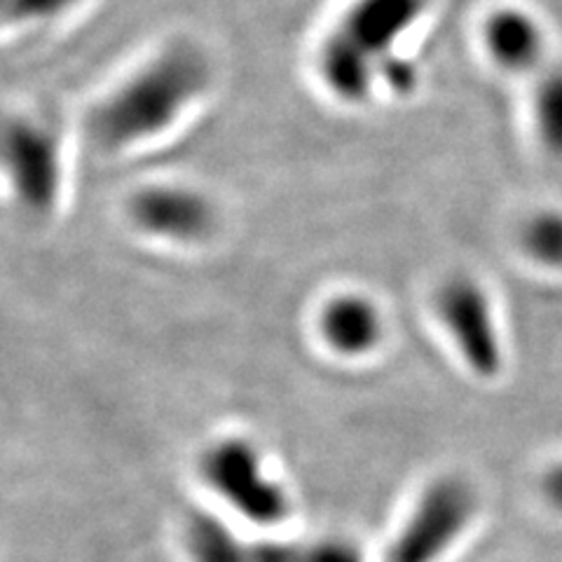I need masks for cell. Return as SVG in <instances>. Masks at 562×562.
<instances>
[{
  "mask_svg": "<svg viewBox=\"0 0 562 562\" xmlns=\"http://www.w3.org/2000/svg\"><path fill=\"white\" fill-rule=\"evenodd\" d=\"M216 66L202 43L173 38L138 61L85 120L90 144L109 157L144 150L167 138L214 90Z\"/></svg>",
  "mask_w": 562,
  "mask_h": 562,
  "instance_id": "obj_1",
  "label": "cell"
},
{
  "mask_svg": "<svg viewBox=\"0 0 562 562\" xmlns=\"http://www.w3.org/2000/svg\"><path fill=\"white\" fill-rule=\"evenodd\" d=\"M3 173L16 206L49 218L64 204L66 148L61 132L38 113H10L3 125Z\"/></svg>",
  "mask_w": 562,
  "mask_h": 562,
  "instance_id": "obj_2",
  "label": "cell"
},
{
  "mask_svg": "<svg viewBox=\"0 0 562 562\" xmlns=\"http://www.w3.org/2000/svg\"><path fill=\"white\" fill-rule=\"evenodd\" d=\"M125 216L144 237L181 246L206 241L221 221L216 200L183 181L136 186L125 200Z\"/></svg>",
  "mask_w": 562,
  "mask_h": 562,
  "instance_id": "obj_3",
  "label": "cell"
},
{
  "mask_svg": "<svg viewBox=\"0 0 562 562\" xmlns=\"http://www.w3.org/2000/svg\"><path fill=\"white\" fill-rule=\"evenodd\" d=\"M202 473L235 512L258 525H277L291 512L284 487L266 476L256 448L239 438L211 446L202 460Z\"/></svg>",
  "mask_w": 562,
  "mask_h": 562,
  "instance_id": "obj_4",
  "label": "cell"
},
{
  "mask_svg": "<svg viewBox=\"0 0 562 562\" xmlns=\"http://www.w3.org/2000/svg\"><path fill=\"white\" fill-rule=\"evenodd\" d=\"M473 514L476 492L467 481L457 476L434 481L396 537L386 562H434L467 530Z\"/></svg>",
  "mask_w": 562,
  "mask_h": 562,
  "instance_id": "obj_5",
  "label": "cell"
},
{
  "mask_svg": "<svg viewBox=\"0 0 562 562\" xmlns=\"http://www.w3.org/2000/svg\"><path fill=\"white\" fill-rule=\"evenodd\" d=\"M434 0H349L328 29L378 68L427 20Z\"/></svg>",
  "mask_w": 562,
  "mask_h": 562,
  "instance_id": "obj_6",
  "label": "cell"
},
{
  "mask_svg": "<svg viewBox=\"0 0 562 562\" xmlns=\"http://www.w3.org/2000/svg\"><path fill=\"white\" fill-rule=\"evenodd\" d=\"M436 307L473 373L495 378L502 371V345L490 297L479 281L467 274L448 279L436 295Z\"/></svg>",
  "mask_w": 562,
  "mask_h": 562,
  "instance_id": "obj_7",
  "label": "cell"
},
{
  "mask_svg": "<svg viewBox=\"0 0 562 562\" xmlns=\"http://www.w3.org/2000/svg\"><path fill=\"white\" fill-rule=\"evenodd\" d=\"M481 41L490 61L506 74H527L543 57V31L530 12L514 5L492 10L481 29Z\"/></svg>",
  "mask_w": 562,
  "mask_h": 562,
  "instance_id": "obj_8",
  "label": "cell"
},
{
  "mask_svg": "<svg viewBox=\"0 0 562 562\" xmlns=\"http://www.w3.org/2000/svg\"><path fill=\"white\" fill-rule=\"evenodd\" d=\"M319 328L324 340L345 357L366 355L382 340V314L361 293H340L324 305Z\"/></svg>",
  "mask_w": 562,
  "mask_h": 562,
  "instance_id": "obj_9",
  "label": "cell"
},
{
  "mask_svg": "<svg viewBox=\"0 0 562 562\" xmlns=\"http://www.w3.org/2000/svg\"><path fill=\"white\" fill-rule=\"evenodd\" d=\"M188 551L195 562H246V541L206 514L190 518Z\"/></svg>",
  "mask_w": 562,
  "mask_h": 562,
  "instance_id": "obj_10",
  "label": "cell"
},
{
  "mask_svg": "<svg viewBox=\"0 0 562 562\" xmlns=\"http://www.w3.org/2000/svg\"><path fill=\"white\" fill-rule=\"evenodd\" d=\"M537 136L551 155L562 157V64L543 70L535 87Z\"/></svg>",
  "mask_w": 562,
  "mask_h": 562,
  "instance_id": "obj_11",
  "label": "cell"
},
{
  "mask_svg": "<svg viewBox=\"0 0 562 562\" xmlns=\"http://www.w3.org/2000/svg\"><path fill=\"white\" fill-rule=\"evenodd\" d=\"M87 0H0L5 31H33L55 26L76 14Z\"/></svg>",
  "mask_w": 562,
  "mask_h": 562,
  "instance_id": "obj_12",
  "label": "cell"
},
{
  "mask_svg": "<svg viewBox=\"0 0 562 562\" xmlns=\"http://www.w3.org/2000/svg\"><path fill=\"white\" fill-rule=\"evenodd\" d=\"M520 244L539 266L562 268V211L543 209L532 214L520 227Z\"/></svg>",
  "mask_w": 562,
  "mask_h": 562,
  "instance_id": "obj_13",
  "label": "cell"
},
{
  "mask_svg": "<svg viewBox=\"0 0 562 562\" xmlns=\"http://www.w3.org/2000/svg\"><path fill=\"white\" fill-rule=\"evenodd\" d=\"M419 85V64L413 57L403 55V52H398V55L390 57L380 66V94H386L392 99H411L417 94Z\"/></svg>",
  "mask_w": 562,
  "mask_h": 562,
  "instance_id": "obj_14",
  "label": "cell"
},
{
  "mask_svg": "<svg viewBox=\"0 0 562 562\" xmlns=\"http://www.w3.org/2000/svg\"><path fill=\"white\" fill-rule=\"evenodd\" d=\"M543 492H547V499L558 508V512H562V462L547 473V479H543Z\"/></svg>",
  "mask_w": 562,
  "mask_h": 562,
  "instance_id": "obj_15",
  "label": "cell"
}]
</instances>
